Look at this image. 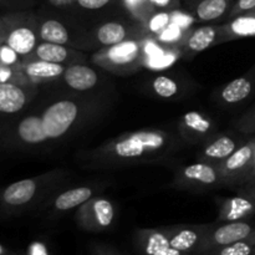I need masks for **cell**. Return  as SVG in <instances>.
Masks as SVG:
<instances>
[{
  "instance_id": "cell-1",
  "label": "cell",
  "mask_w": 255,
  "mask_h": 255,
  "mask_svg": "<svg viewBox=\"0 0 255 255\" xmlns=\"http://www.w3.org/2000/svg\"><path fill=\"white\" fill-rule=\"evenodd\" d=\"M182 138L164 129L148 128L121 134L85 157L90 166H129L168 158L182 146Z\"/></svg>"
},
{
  "instance_id": "cell-2",
  "label": "cell",
  "mask_w": 255,
  "mask_h": 255,
  "mask_svg": "<svg viewBox=\"0 0 255 255\" xmlns=\"http://www.w3.org/2000/svg\"><path fill=\"white\" fill-rule=\"evenodd\" d=\"M54 178V173H47L6 186L0 191V213L11 216L32 208L49 191Z\"/></svg>"
},
{
  "instance_id": "cell-3",
  "label": "cell",
  "mask_w": 255,
  "mask_h": 255,
  "mask_svg": "<svg viewBox=\"0 0 255 255\" xmlns=\"http://www.w3.org/2000/svg\"><path fill=\"white\" fill-rule=\"evenodd\" d=\"M5 16L7 31L4 42L25 60L34 52L40 42L39 19L26 10L5 12Z\"/></svg>"
},
{
  "instance_id": "cell-4",
  "label": "cell",
  "mask_w": 255,
  "mask_h": 255,
  "mask_svg": "<svg viewBox=\"0 0 255 255\" xmlns=\"http://www.w3.org/2000/svg\"><path fill=\"white\" fill-rule=\"evenodd\" d=\"M81 111L80 102L71 99L59 100L49 105L40 115L47 138L57 139L64 137L79 121Z\"/></svg>"
},
{
  "instance_id": "cell-5",
  "label": "cell",
  "mask_w": 255,
  "mask_h": 255,
  "mask_svg": "<svg viewBox=\"0 0 255 255\" xmlns=\"http://www.w3.org/2000/svg\"><path fill=\"white\" fill-rule=\"evenodd\" d=\"M143 51V42L131 39L101 50L95 56V62L114 72L131 71L141 65Z\"/></svg>"
},
{
  "instance_id": "cell-6",
  "label": "cell",
  "mask_w": 255,
  "mask_h": 255,
  "mask_svg": "<svg viewBox=\"0 0 255 255\" xmlns=\"http://www.w3.org/2000/svg\"><path fill=\"white\" fill-rule=\"evenodd\" d=\"M173 183L177 188L191 191H207L224 187L218 166L202 161L179 168L174 176Z\"/></svg>"
},
{
  "instance_id": "cell-7",
  "label": "cell",
  "mask_w": 255,
  "mask_h": 255,
  "mask_svg": "<svg viewBox=\"0 0 255 255\" xmlns=\"http://www.w3.org/2000/svg\"><path fill=\"white\" fill-rule=\"evenodd\" d=\"M116 211L110 199L104 197H94L86 203L79 207L76 213V222L80 228L87 232L107 231L114 224Z\"/></svg>"
},
{
  "instance_id": "cell-8",
  "label": "cell",
  "mask_w": 255,
  "mask_h": 255,
  "mask_svg": "<svg viewBox=\"0 0 255 255\" xmlns=\"http://www.w3.org/2000/svg\"><path fill=\"white\" fill-rule=\"evenodd\" d=\"M255 137L244 142L228 158L218 164V168L223 177L224 187L246 186L247 179L251 173Z\"/></svg>"
},
{
  "instance_id": "cell-9",
  "label": "cell",
  "mask_w": 255,
  "mask_h": 255,
  "mask_svg": "<svg viewBox=\"0 0 255 255\" xmlns=\"http://www.w3.org/2000/svg\"><path fill=\"white\" fill-rule=\"evenodd\" d=\"M255 232L253 224L247 221L242 222H217L209 224L208 231L202 241L201 247L194 255L207 251V249L218 248V247L228 246L236 242L246 239Z\"/></svg>"
},
{
  "instance_id": "cell-10",
  "label": "cell",
  "mask_w": 255,
  "mask_h": 255,
  "mask_svg": "<svg viewBox=\"0 0 255 255\" xmlns=\"http://www.w3.org/2000/svg\"><path fill=\"white\" fill-rule=\"evenodd\" d=\"M178 134L188 144H203L216 134L213 120L199 111H188L178 122Z\"/></svg>"
},
{
  "instance_id": "cell-11",
  "label": "cell",
  "mask_w": 255,
  "mask_h": 255,
  "mask_svg": "<svg viewBox=\"0 0 255 255\" xmlns=\"http://www.w3.org/2000/svg\"><path fill=\"white\" fill-rule=\"evenodd\" d=\"M209 224H179L163 227L169 243L176 251L184 255H194L201 247L202 241L208 231Z\"/></svg>"
},
{
  "instance_id": "cell-12",
  "label": "cell",
  "mask_w": 255,
  "mask_h": 255,
  "mask_svg": "<svg viewBox=\"0 0 255 255\" xmlns=\"http://www.w3.org/2000/svg\"><path fill=\"white\" fill-rule=\"evenodd\" d=\"M134 246L139 255H184L171 246L164 228L138 229L134 233Z\"/></svg>"
},
{
  "instance_id": "cell-13",
  "label": "cell",
  "mask_w": 255,
  "mask_h": 255,
  "mask_svg": "<svg viewBox=\"0 0 255 255\" xmlns=\"http://www.w3.org/2000/svg\"><path fill=\"white\" fill-rule=\"evenodd\" d=\"M243 143L244 142H242L241 138L231 133L214 134L202 144V149L197 156V161L218 166Z\"/></svg>"
},
{
  "instance_id": "cell-14",
  "label": "cell",
  "mask_w": 255,
  "mask_h": 255,
  "mask_svg": "<svg viewBox=\"0 0 255 255\" xmlns=\"http://www.w3.org/2000/svg\"><path fill=\"white\" fill-rule=\"evenodd\" d=\"M34 96L29 85L0 82V115H15L22 111Z\"/></svg>"
},
{
  "instance_id": "cell-15",
  "label": "cell",
  "mask_w": 255,
  "mask_h": 255,
  "mask_svg": "<svg viewBox=\"0 0 255 255\" xmlns=\"http://www.w3.org/2000/svg\"><path fill=\"white\" fill-rule=\"evenodd\" d=\"M255 214V201L241 193L239 196L224 199L221 203L217 222H242Z\"/></svg>"
},
{
  "instance_id": "cell-16",
  "label": "cell",
  "mask_w": 255,
  "mask_h": 255,
  "mask_svg": "<svg viewBox=\"0 0 255 255\" xmlns=\"http://www.w3.org/2000/svg\"><path fill=\"white\" fill-rule=\"evenodd\" d=\"M223 41V30L222 26L216 25H203V26L196 27L189 32L188 36L184 41V51L187 54H198L209 49L212 45Z\"/></svg>"
},
{
  "instance_id": "cell-17",
  "label": "cell",
  "mask_w": 255,
  "mask_h": 255,
  "mask_svg": "<svg viewBox=\"0 0 255 255\" xmlns=\"http://www.w3.org/2000/svg\"><path fill=\"white\" fill-rule=\"evenodd\" d=\"M61 77L70 89L81 92L92 90L99 84V74L92 67L81 64L66 66Z\"/></svg>"
},
{
  "instance_id": "cell-18",
  "label": "cell",
  "mask_w": 255,
  "mask_h": 255,
  "mask_svg": "<svg viewBox=\"0 0 255 255\" xmlns=\"http://www.w3.org/2000/svg\"><path fill=\"white\" fill-rule=\"evenodd\" d=\"M66 66L62 64L44 61V60L26 59L22 61L20 70L27 81H47L62 76Z\"/></svg>"
},
{
  "instance_id": "cell-19",
  "label": "cell",
  "mask_w": 255,
  "mask_h": 255,
  "mask_svg": "<svg viewBox=\"0 0 255 255\" xmlns=\"http://www.w3.org/2000/svg\"><path fill=\"white\" fill-rule=\"evenodd\" d=\"M15 137L17 141L27 146H36L49 139L42 126L41 116L39 115H29L20 120L15 126Z\"/></svg>"
},
{
  "instance_id": "cell-20",
  "label": "cell",
  "mask_w": 255,
  "mask_h": 255,
  "mask_svg": "<svg viewBox=\"0 0 255 255\" xmlns=\"http://www.w3.org/2000/svg\"><path fill=\"white\" fill-rule=\"evenodd\" d=\"M255 76L246 75L227 84L219 92V99L226 105H238L253 95Z\"/></svg>"
},
{
  "instance_id": "cell-21",
  "label": "cell",
  "mask_w": 255,
  "mask_h": 255,
  "mask_svg": "<svg viewBox=\"0 0 255 255\" xmlns=\"http://www.w3.org/2000/svg\"><path fill=\"white\" fill-rule=\"evenodd\" d=\"M236 0H192V10L199 21H214L228 16Z\"/></svg>"
},
{
  "instance_id": "cell-22",
  "label": "cell",
  "mask_w": 255,
  "mask_h": 255,
  "mask_svg": "<svg viewBox=\"0 0 255 255\" xmlns=\"http://www.w3.org/2000/svg\"><path fill=\"white\" fill-rule=\"evenodd\" d=\"M132 27L120 20H110L97 26L95 37L102 46H114L121 42L131 40Z\"/></svg>"
},
{
  "instance_id": "cell-23",
  "label": "cell",
  "mask_w": 255,
  "mask_h": 255,
  "mask_svg": "<svg viewBox=\"0 0 255 255\" xmlns=\"http://www.w3.org/2000/svg\"><path fill=\"white\" fill-rule=\"evenodd\" d=\"M94 188L89 186L67 189L55 197L54 202H52V211L57 212V213H64V212H69L74 208H79L87 201L94 198Z\"/></svg>"
},
{
  "instance_id": "cell-24",
  "label": "cell",
  "mask_w": 255,
  "mask_h": 255,
  "mask_svg": "<svg viewBox=\"0 0 255 255\" xmlns=\"http://www.w3.org/2000/svg\"><path fill=\"white\" fill-rule=\"evenodd\" d=\"M76 52L67 49L65 45L52 44V42L40 41L36 49L26 59L31 60H44V61L54 62V64H62L69 61H75ZM25 59V60H26Z\"/></svg>"
},
{
  "instance_id": "cell-25",
  "label": "cell",
  "mask_w": 255,
  "mask_h": 255,
  "mask_svg": "<svg viewBox=\"0 0 255 255\" xmlns=\"http://www.w3.org/2000/svg\"><path fill=\"white\" fill-rule=\"evenodd\" d=\"M223 41L233 39L255 36V10L229 19L227 24L222 25Z\"/></svg>"
},
{
  "instance_id": "cell-26",
  "label": "cell",
  "mask_w": 255,
  "mask_h": 255,
  "mask_svg": "<svg viewBox=\"0 0 255 255\" xmlns=\"http://www.w3.org/2000/svg\"><path fill=\"white\" fill-rule=\"evenodd\" d=\"M39 19V36L40 41L52 42V44L65 45L70 42V31L66 25L55 17Z\"/></svg>"
},
{
  "instance_id": "cell-27",
  "label": "cell",
  "mask_w": 255,
  "mask_h": 255,
  "mask_svg": "<svg viewBox=\"0 0 255 255\" xmlns=\"http://www.w3.org/2000/svg\"><path fill=\"white\" fill-rule=\"evenodd\" d=\"M255 251V232L248 238L242 239L233 244H228L218 248L207 249L196 255H253Z\"/></svg>"
},
{
  "instance_id": "cell-28",
  "label": "cell",
  "mask_w": 255,
  "mask_h": 255,
  "mask_svg": "<svg viewBox=\"0 0 255 255\" xmlns=\"http://www.w3.org/2000/svg\"><path fill=\"white\" fill-rule=\"evenodd\" d=\"M151 89L154 95L161 99H173L179 94V82L167 75H157L151 82Z\"/></svg>"
},
{
  "instance_id": "cell-29",
  "label": "cell",
  "mask_w": 255,
  "mask_h": 255,
  "mask_svg": "<svg viewBox=\"0 0 255 255\" xmlns=\"http://www.w3.org/2000/svg\"><path fill=\"white\" fill-rule=\"evenodd\" d=\"M122 4L134 19L139 20L143 24L157 10L151 0H122Z\"/></svg>"
},
{
  "instance_id": "cell-30",
  "label": "cell",
  "mask_w": 255,
  "mask_h": 255,
  "mask_svg": "<svg viewBox=\"0 0 255 255\" xmlns=\"http://www.w3.org/2000/svg\"><path fill=\"white\" fill-rule=\"evenodd\" d=\"M172 21H173V12L169 10H156L144 24L151 32L161 34Z\"/></svg>"
},
{
  "instance_id": "cell-31",
  "label": "cell",
  "mask_w": 255,
  "mask_h": 255,
  "mask_svg": "<svg viewBox=\"0 0 255 255\" xmlns=\"http://www.w3.org/2000/svg\"><path fill=\"white\" fill-rule=\"evenodd\" d=\"M22 61H24V59L17 52H15L11 47L7 46L5 42L0 44V64L19 69Z\"/></svg>"
},
{
  "instance_id": "cell-32",
  "label": "cell",
  "mask_w": 255,
  "mask_h": 255,
  "mask_svg": "<svg viewBox=\"0 0 255 255\" xmlns=\"http://www.w3.org/2000/svg\"><path fill=\"white\" fill-rule=\"evenodd\" d=\"M117 0H75L74 5L77 9L85 10V11H100L105 7L110 6ZM122 1V0H119Z\"/></svg>"
},
{
  "instance_id": "cell-33",
  "label": "cell",
  "mask_w": 255,
  "mask_h": 255,
  "mask_svg": "<svg viewBox=\"0 0 255 255\" xmlns=\"http://www.w3.org/2000/svg\"><path fill=\"white\" fill-rule=\"evenodd\" d=\"M255 10V0H236L232 6L231 11H229L228 17L233 19V17L238 16V15L246 14V12H251Z\"/></svg>"
},
{
  "instance_id": "cell-34",
  "label": "cell",
  "mask_w": 255,
  "mask_h": 255,
  "mask_svg": "<svg viewBox=\"0 0 255 255\" xmlns=\"http://www.w3.org/2000/svg\"><path fill=\"white\" fill-rule=\"evenodd\" d=\"M34 2V0H0V9L5 12L24 11Z\"/></svg>"
},
{
  "instance_id": "cell-35",
  "label": "cell",
  "mask_w": 255,
  "mask_h": 255,
  "mask_svg": "<svg viewBox=\"0 0 255 255\" xmlns=\"http://www.w3.org/2000/svg\"><path fill=\"white\" fill-rule=\"evenodd\" d=\"M238 126L239 129L244 133L255 134V107L242 117L241 121L238 122Z\"/></svg>"
},
{
  "instance_id": "cell-36",
  "label": "cell",
  "mask_w": 255,
  "mask_h": 255,
  "mask_svg": "<svg viewBox=\"0 0 255 255\" xmlns=\"http://www.w3.org/2000/svg\"><path fill=\"white\" fill-rule=\"evenodd\" d=\"M90 252H91V255H121L116 249L106 244H94L91 246Z\"/></svg>"
},
{
  "instance_id": "cell-37",
  "label": "cell",
  "mask_w": 255,
  "mask_h": 255,
  "mask_svg": "<svg viewBox=\"0 0 255 255\" xmlns=\"http://www.w3.org/2000/svg\"><path fill=\"white\" fill-rule=\"evenodd\" d=\"M152 4L154 5L157 10H169L178 6L179 0H151Z\"/></svg>"
},
{
  "instance_id": "cell-38",
  "label": "cell",
  "mask_w": 255,
  "mask_h": 255,
  "mask_svg": "<svg viewBox=\"0 0 255 255\" xmlns=\"http://www.w3.org/2000/svg\"><path fill=\"white\" fill-rule=\"evenodd\" d=\"M29 255H51L46 247L41 243H34L29 249Z\"/></svg>"
},
{
  "instance_id": "cell-39",
  "label": "cell",
  "mask_w": 255,
  "mask_h": 255,
  "mask_svg": "<svg viewBox=\"0 0 255 255\" xmlns=\"http://www.w3.org/2000/svg\"><path fill=\"white\" fill-rule=\"evenodd\" d=\"M7 31V22H6V16L4 14H0V44H2L6 36Z\"/></svg>"
},
{
  "instance_id": "cell-40",
  "label": "cell",
  "mask_w": 255,
  "mask_h": 255,
  "mask_svg": "<svg viewBox=\"0 0 255 255\" xmlns=\"http://www.w3.org/2000/svg\"><path fill=\"white\" fill-rule=\"evenodd\" d=\"M255 183V146H254V153H253V161H252V168L251 173H249L248 179H247L246 186H249V184Z\"/></svg>"
},
{
  "instance_id": "cell-41",
  "label": "cell",
  "mask_w": 255,
  "mask_h": 255,
  "mask_svg": "<svg viewBox=\"0 0 255 255\" xmlns=\"http://www.w3.org/2000/svg\"><path fill=\"white\" fill-rule=\"evenodd\" d=\"M75 0H49L50 4L55 5V6H59V7H67V6H71L74 5Z\"/></svg>"
},
{
  "instance_id": "cell-42",
  "label": "cell",
  "mask_w": 255,
  "mask_h": 255,
  "mask_svg": "<svg viewBox=\"0 0 255 255\" xmlns=\"http://www.w3.org/2000/svg\"><path fill=\"white\" fill-rule=\"evenodd\" d=\"M242 193L246 194V196H248V197H251L252 199H254L255 201V183L247 186V188L243 189V192H242Z\"/></svg>"
},
{
  "instance_id": "cell-43",
  "label": "cell",
  "mask_w": 255,
  "mask_h": 255,
  "mask_svg": "<svg viewBox=\"0 0 255 255\" xmlns=\"http://www.w3.org/2000/svg\"><path fill=\"white\" fill-rule=\"evenodd\" d=\"M4 254V252H2V249H1V247H0V255H2Z\"/></svg>"
},
{
  "instance_id": "cell-44",
  "label": "cell",
  "mask_w": 255,
  "mask_h": 255,
  "mask_svg": "<svg viewBox=\"0 0 255 255\" xmlns=\"http://www.w3.org/2000/svg\"><path fill=\"white\" fill-rule=\"evenodd\" d=\"M254 254H255V251H254Z\"/></svg>"
},
{
  "instance_id": "cell-45",
  "label": "cell",
  "mask_w": 255,
  "mask_h": 255,
  "mask_svg": "<svg viewBox=\"0 0 255 255\" xmlns=\"http://www.w3.org/2000/svg\"><path fill=\"white\" fill-rule=\"evenodd\" d=\"M253 255H255V254H253Z\"/></svg>"
}]
</instances>
